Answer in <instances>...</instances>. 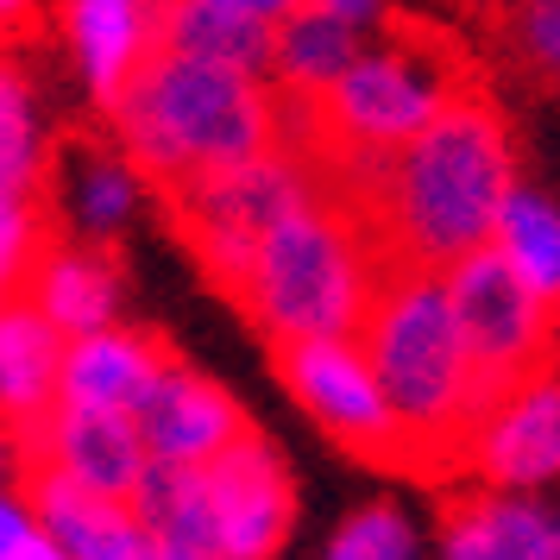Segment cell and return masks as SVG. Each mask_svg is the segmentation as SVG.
I'll return each instance as SVG.
<instances>
[{
  "mask_svg": "<svg viewBox=\"0 0 560 560\" xmlns=\"http://www.w3.org/2000/svg\"><path fill=\"white\" fill-rule=\"evenodd\" d=\"M479 82H485L479 57L466 51L447 26H429L416 13H384V45L359 51V63L334 89L303 95V89H278L271 82V95H278V145L296 164H308L315 183H322L365 152L409 145L429 120H441Z\"/></svg>",
  "mask_w": 560,
  "mask_h": 560,
  "instance_id": "cell-3",
  "label": "cell"
},
{
  "mask_svg": "<svg viewBox=\"0 0 560 560\" xmlns=\"http://www.w3.org/2000/svg\"><path fill=\"white\" fill-rule=\"evenodd\" d=\"M26 303L45 308L70 340L107 328V315H114V303H120V253H114V240L57 246V253L38 265Z\"/></svg>",
  "mask_w": 560,
  "mask_h": 560,
  "instance_id": "cell-18",
  "label": "cell"
},
{
  "mask_svg": "<svg viewBox=\"0 0 560 560\" xmlns=\"http://www.w3.org/2000/svg\"><path fill=\"white\" fill-rule=\"evenodd\" d=\"M328 560H416V529H409V516L390 498L359 504L328 535Z\"/></svg>",
  "mask_w": 560,
  "mask_h": 560,
  "instance_id": "cell-25",
  "label": "cell"
},
{
  "mask_svg": "<svg viewBox=\"0 0 560 560\" xmlns=\"http://www.w3.org/2000/svg\"><path fill=\"white\" fill-rule=\"evenodd\" d=\"M365 296H372V258L359 246L353 221L328 196H315L271 228L228 303L265 347H278V340H315V334L359 340Z\"/></svg>",
  "mask_w": 560,
  "mask_h": 560,
  "instance_id": "cell-5",
  "label": "cell"
},
{
  "mask_svg": "<svg viewBox=\"0 0 560 560\" xmlns=\"http://www.w3.org/2000/svg\"><path fill=\"white\" fill-rule=\"evenodd\" d=\"M359 63V32L353 20L340 13H322V7H296L290 20H278V45H271V82L278 89H303V95H322Z\"/></svg>",
  "mask_w": 560,
  "mask_h": 560,
  "instance_id": "cell-20",
  "label": "cell"
},
{
  "mask_svg": "<svg viewBox=\"0 0 560 560\" xmlns=\"http://www.w3.org/2000/svg\"><path fill=\"white\" fill-rule=\"evenodd\" d=\"M541 479H560V378H541L516 390L472 447V479L491 491H529Z\"/></svg>",
  "mask_w": 560,
  "mask_h": 560,
  "instance_id": "cell-14",
  "label": "cell"
},
{
  "mask_svg": "<svg viewBox=\"0 0 560 560\" xmlns=\"http://www.w3.org/2000/svg\"><path fill=\"white\" fill-rule=\"evenodd\" d=\"M82 171H77V221L89 233H114L120 221H127L132 208V164L127 158H107L102 139H82Z\"/></svg>",
  "mask_w": 560,
  "mask_h": 560,
  "instance_id": "cell-24",
  "label": "cell"
},
{
  "mask_svg": "<svg viewBox=\"0 0 560 560\" xmlns=\"http://www.w3.org/2000/svg\"><path fill=\"white\" fill-rule=\"evenodd\" d=\"M441 555L447 560H560V529L529 504L491 485L441 491Z\"/></svg>",
  "mask_w": 560,
  "mask_h": 560,
  "instance_id": "cell-13",
  "label": "cell"
},
{
  "mask_svg": "<svg viewBox=\"0 0 560 560\" xmlns=\"http://www.w3.org/2000/svg\"><path fill=\"white\" fill-rule=\"evenodd\" d=\"M447 296H454L466 359L479 378L485 422L541 378H560V303H548L516 265L504 258L498 240L472 246L466 258L447 265Z\"/></svg>",
  "mask_w": 560,
  "mask_h": 560,
  "instance_id": "cell-7",
  "label": "cell"
},
{
  "mask_svg": "<svg viewBox=\"0 0 560 560\" xmlns=\"http://www.w3.org/2000/svg\"><path fill=\"white\" fill-rule=\"evenodd\" d=\"M152 560H208L202 548H183V541H164V535H152Z\"/></svg>",
  "mask_w": 560,
  "mask_h": 560,
  "instance_id": "cell-32",
  "label": "cell"
},
{
  "mask_svg": "<svg viewBox=\"0 0 560 560\" xmlns=\"http://www.w3.org/2000/svg\"><path fill=\"white\" fill-rule=\"evenodd\" d=\"M308 7H322V13H340V20H365V13H378V0H308Z\"/></svg>",
  "mask_w": 560,
  "mask_h": 560,
  "instance_id": "cell-31",
  "label": "cell"
},
{
  "mask_svg": "<svg viewBox=\"0 0 560 560\" xmlns=\"http://www.w3.org/2000/svg\"><path fill=\"white\" fill-rule=\"evenodd\" d=\"M271 378L290 390V404L303 409L315 429L359 466H372L384 479H409V441L404 422L384 404V384L353 334H315V340H278L265 347Z\"/></svg>",
  "mask_w": 560,
  "mask_h": 560,
  "instance_id": "cell-8",
  "label": "cell"
},
{
  "mask_svg": "<svg viewBox=\"0 0 560 560\" xmlns=\"http://www.w3.org/2000/svg\"><path fill=\"white\" fill-rule=\"evenodd\" d=\"M504 32L535 82H560V0H516L504 13Z\"/></svg>",
  "mask_w": 560,
  "mask_h": 560,
  "instance_id": "cell-26",
  "label": "cell"
},
{
  "mask_svg": "<svg viewBox=\"0 0 560 560\" xmlns=\"http://www.w3.org/2000/svg\"><path fill=\"white\" fill-rule=\"evenodd\" d=\"M228 7H240V13H253V20H271V26H278V20H290L303 0H228Z\"/></svg>",
  "mask_w": 560,
  "mask_h": 560,
  "instance_id": "cell-29",
  "label": "cell"
},
{
  "mask_svg": "<svg viewBox=\"0 0 560 560\" xmlns=\"http://www.w3.org/2000/svg\"><path fill=\"white\" fill-rule=\"evenodd\" d=\"M510 189H516V139L510 114L485 82L466 89L409 145L365 152L322 177V196L353 221L372 271L378 265L447 271L454 258L498 233Z\"/></svg>",
  "mask_w": 560,
  "mask_h": 560,
  "instance_id": "cell-1",
  "label": "cell"
},
{
  "mask_svg": "<svg viewBox=\"0 0 560 560\" xmlns=\"http://www.w3.org/2000/svg\"><path fill=\"white\" fill-rule=\"evenodd\" d=\"M214 529H221V560H278L296 523V479L283 454L265 434H240L228 454L202 466Z\"/></svg>",
  "mask_w": 560,
  "mask_h": 560,
  "instance_id": "cell-10",
  "label": "cell"
},
{
  "mask_svg": "<svg viewBox=\"0 0 560 560\" xmlns=\"http://www.w3.org/2000/svg\"><path fill=\"white\" fill-rule=\"evenodd\" d=\"M132 416L145 429L152 459H177V466H208L214 454H228L240 434L258 429L228 384H214L208 372H196L189 359L164 365L152 378V390L132 404Z\"/></svg>",
  "mask_w": 560,
  "mask_h": 560,
  "instance_id": "cell-11",
  "label": "cell"
},
{
  "mask_svg": "<svg viewBox=\"0 0 560 560\" xmlns=\"http://www.w3.org/2000/svg\"><path fill=\"white\" fill-rule=\"evenodd\" d=\"M177 347L158 328H95L77 334L63 347V378L57 397H77V404H120L132 409L164 365H177Z\"/></svg>",
  "mask_w": 560,
  "mask_h": 560,
  "instance_id": "cell-15",
  "label": "cell"
},
{
  "mask_svg": "<svg viewBox=\"0 0 560 560\" xmlns=\"http://www.w3.org/2000/svg\"><path fill=\"white\" fill-rule=\"evenodd\" d=\"M315 196H322L315 171L296 164L283 145H271L258 158H240V164H221V171H202V177L164 189L158 208H164L171 233L183 240V253L196 258L208 290L233 296L240 278L253 271L258 246L271 240V228L290 221Z\"/></svg>",
  "mask_w": 560,
  "mask_h": 560,
  "instance_id": "cell-6",
  "label": "cell"
},
{
  "mask_svg": "<svg viewBox=\"0 0 560 560\" xmlns=\"http://www.w3.org/2000/svg\"><path fill=\"white\" fill-rule=\"evenodd\" d=\"M63 340L38 303H7L0 308V434L20 441V434L57 404V378H63Z\"/></svg>",
  "mask_w": 560,
  "mask_h": 560,
  "instance_id": "cell-16",
  "label": "cell"
},
{
  "mask_svg": "<svg viewBox=\"0 0 560 560\" xmlns=\"http://www.w3.org/2000/svg\"><path fill=\"white\" fill-rule=\"evenodd\" d=\"M359 347L384 384V404L404 422L409 441V485H466L472 479V447L485 434L479 378L466 359L447 271L422 265H378Z\"/></svg>",
  "mask_w": 560,
  "mask_h": 560,
  "instance_id": "cell-2",
  "label": "cell"
},
{
  "mask_svg": "<svg viewBox=\"0 0 560 560\" xmlns=\"http://www.w3.org/2000/svg\"><path fill=\"white\" fill-rule=\"evenodd\" d=\"M57 13L77 38L95 102L107 107L139 70L145 45H152V7L145 0H57Z\"/></svg>",
  "mask_w": 560,
  "mask_h": 560,
  "instance_id": "cell-19",
  "label": "cell"
},
{
  "mask_svg": "<svg viewBox=\"0 0 560 560\" xmlns=\"http://www.w3.org/2000/svg\"><path fill=\"white\" fill-rule=\"evenodd\" d=\"M145 7H152L158 51L214 57V63H233V70H253L271 82V45H278L271 20H253L228 0H145Z\"/></svg>",
  "mask_w": 560,
  "mask_h": 560,
  "instance_id": "cell-17",
  "label": "cell"
},
{
  "mask_svg": "<svg viewBox=\"0 0 560 560\" xmlns=\"http://www.w3.org/2000/svg\"><path fill=\"white\" fill-rule=\"evenodd\" d=\"M57 202L45 189H0V303H20L38 265L57 253Z\"/></svg>",
  "mask_w": 560,
  "mask_h": 560,
  "instance_id": "cell-21",
  "label": "cell"
},
{
  "mask_svg": "<svg viewBox=\"0 0 560 560\" xmlns=\"http://www.w3.org/2000/svg\"><path fill=\"white\" fill-rule=\"evenodd\" d=\"M13 472H20V498H26L32 523L70 560H152V529L132 516V504L82 491L70 472H57L45 459L13 466Z\"/></svg>",
  "mask_w": 560,
  "mask_h": 560,
  "instance_id": "cell-12",
  "label": "cell"
},
{
  "mask_svg": "<svg viewBox=\"0 0 560 560\" xmlns=\"http://www.w3.org/2000/svg\"><path fill=\"white\" fill-rule=\"evenodd\" d=\"M0 459H7V434H0Z\"/></svg>",
  "mask_w": 560,
  "mask_h": 560,
  "instance_id": "cell-33",
  "label": "cell"
},
{
  "mask_svg": "<svg viewBox=\"0 0 560 560\" xmlns=\"http://www.w3.org/2000/svg\"><path fill=\"white\" fill-rule=\"evenodd\" d=\"M7 459L13 466L45 459L57 472H70L82 491L114 498V504H132V491H139L145 466H152V447H145V429H139L132 409L57 397L20 441H7Z\"/></svg>",
  "mask_w": 560,
  "mask_h": 560,
  "instance_id": "cell-9",
  "label": "cell"
},
{
  "mask_svg": "<svg viewBox=\"0 0 560 560\" xmlns=\"http://www.w3.org/2000/svg\"><path fill=\"white\" fill-rule=\"evenodd\" d=\"M102 114L114 152L152 196L278 145V95L265 89V77L158 45H145L139 70Z\"/></svg>",
  "mask_w": 560,
  "mask_h": 560,
  "instance_id": "cell-4",
  "label": "cell"
},
{
  "mask_svg": "<svg viewBox=\"0 0 560 560\" xmlns=\"http://www.w3.org/2000/svg\"><path fill=\"white\" fill-rule=\"evenodd\" d=\"M13 560H70V555H63V548H57L45 529H32L26 541H20V555H13Z\"/></svg>",
  "mask_w": 560,
  "mask_h": 560,
  "instance_id": "cell-30",
  "label": "cell"
},
{
  "mask_svg": "<svg viewBox=\"0 0 560 560\" xmlns=\"http://www.w3.org/2000/svg\"><path fill=\"white\" fill-rule=\"evenodd\" d=\"M45 183H51V158L32 127V95L0 51V189H45Z\"/></svg>",
  "mask_w": 560,
  "mask_h": 560,
  "instance_id": "cell-23",
  "label": "cell"
},
{
  "mask_svg": "<svg viewBox=\"0 0 560 560\" xmlns=\"http://www.w3.org/2000/svg\"><path fill=\"white\" fill-rule=\"evenodd\" d=\"M32 535V510H26V498L13 504V498H0V560H13L20 555V541Z\"/></svg>",
  "mask_w": 560,
  "mask_h": 560,
  "instance_id": "cell-27",
  "label": "cell"
},
{
  "mask_svg": "<svg viewBox=\"0 0 560 560\" xmlns=\"http://www.w3.org/2000/svg\"><path fill=\"white\" fill-rule=\"evenodd\" d=\"M504 258L523 271V278L560 303V208L548 196H535V189H510L504 214H498V233H491Z\"/></svg>",
  "mask_w": 560,
  "mask_h": 560,
  "instance_id": "cell-22",
  "label": "cell"
},
{
  "mask_svg": "<svg viewBox=\"0 0 560 560\" xmlns=\"http://www.w3.org/2000/svg\"><path fill=\"white\" fill-rule=\"evenodd\" d=\"M32 26H38V20H32V0H0V51H7L13 38H26Z\"/></svg>",
  "mask_w": 560,
  "mask_h": 560,
  "instance_id": "cell-28",
  "label": "cell"
}]
</instances>
